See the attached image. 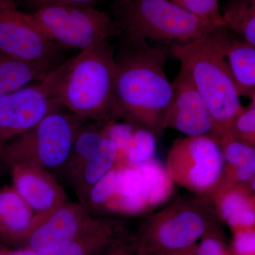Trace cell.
I'll return each instance as SVG.
<instances>
[{
    "mask_svg": "<svg viewBox=\"0 0 255 255\" xmlns=\"http://www.w3.org/2000/svg\"><path fill=\"white\" fill-rule=\"evenodd\" d=\"M135 255H155L152 253H148V252L145 251V250L142 249L141 248H139L137 246V249L136 253Z\"/></svg>",
    "mask_w": 255,
    "mask_h": 255,
    "instance_id": "cell-33",
    "label": "cell"
},
{
    "mask_svg": "<svg viewBox=\"0 0 255 255\" xmlns=\"http://www.w3.org/2000/svg\"><path fill=\"white\" fill-rule=\"evenodd\" d=\"M219 223L211 199H176L145 218L136 234L139 248L154 255L194 246Z\"/></svg>",
    "mask_w": 255,
    "mask_h": 255,
    "instance_id": "cell-5",
    "label": "cell"
},
{
    "mask_svg": "<svg viewBox=\"0 0 255 255\" xmlns=\"http://www.w3.org/2000/svg\"><path fill=\"white\" fill-rule=\"evenodd\" d=\"M224 51L238 96L255 100V46L228 28Z\"/></svg>",
    "mask_w": 255,
    "mask_h": 255,
    "instance_id": "cell-17",
    "label": "cell"
},
{
    "mask_svg": "<svg viewBox=\"0 0 255 255\" xmlns=\"http://www.w3.org/2000/svg\"><path fill=\"white\" fill-rule=\"evenodd\" d=\"M50 70L49 63L18 59L0 52V96L41 81Z\"/></svg>",
    "mask_w": 255,
    "mask_h": 255,
    "instance_id": "cell-20",
    "label": "cell"
},
{
    "mask_svg": "<svg viewBox=\"0 0 255 255\" xmlns=\"http://www.w3.org/2000/svg\"><path fill=\"white\" fill-rule=\"evenodd\" d=\"M118 152L113 142L104 137L98 150L88 159L71 181L80 204L89 191L117 166Z\"/></svg>",
    "mask_w": 255,
    "mask_h": 255,
    "instance_id": "cell-19",
    "label": "cell"
},
{
    "mask_svg": "<svg viewBox=\"0 0 255 255\" xmlns=\"http://www.w3.org/2000/svg\"><path fill=\"white\" fill-rule=\"evenodd\" d=\"M196 246L197 243L194 246L188 247L187 248L179 250V251L166 252V253H159L155 255H196Z\"/></svg>",
    "mask_w": 255,
    "mask_h": 255,
    "instance_id": "cell-32",
    "label": "cell"
},
{
    "mask_svg": "<svg viewBox=\"0 0 255 255\" xmlns=\"http://www.w3.org/2000/svg\"><path fill=\"white\" fill-rule=\"evenodd\" d=\"M58 48L13 0H0V52L18 59L49 63Z\"/></svg>",
    "mask_w": 255,
    "mask_h": 255,
    "instance_id": "cell-11",
    "label": "cell"
},
{
    "mask_svg": "<svg viewBox=\"0 0 255 255\" xmlns=\"http://www.w3.org/2000/svg\"><path fill=\"white\" fill-rule=\"evenodd\" d=\"M137 246L138 243L136 234L130 233L123 239L97 255H135Z\"/></svg>",
    "mask_w": 255,
    "mask_h": 255,
    "instance_id": "cell-30",
    "label": "cell"
},
{
    "mask_svg": "<svg viewBox=\"0 0 255 255\" xmlns=\"http://www.w3.org/2000/svg\"><path fill=\"white\" fill-rule=\"evenodd\" d=\"M31 22L56 45L87 49L117 33L113 18L92 6H51L27 14Z\"/></svg>",
    "mask_w": 255,
    "mask_h": 255,
    "instance_id": "cell-7",
    "label": "cell"
},
{
    "mask_svg": "<svg viewBox=\"0 0 255 255\" xmlns=\"http://www.w3.org/2000/svg\"><path fill=\"white\" fill-rule=\"evenodd\" d=\"M228 31L226 26H218L192 41L169 48L205 100L216 137L230 132L233 119L243 107L225 55Z\"/></svg>",
    "mask_w": 255,
    "mask_h": 255,
    "instance_id": "cell-3",
    "label": "cell"
},
{
    "mask_svg": "<svg viewBox=\"0 0 255 255\" xmlns=\"http://www.w3.org/2000/svg\"><path fill=\"white\" fill-rule=\"evenodd\" d=\"M196 255H235L219 223L210 228L196 246Z\"/></svg>",
    "mask_w": 255,
    "mask_h": 255,
    "instance_id": "cell-28",
    "label": "cell"
},
{
    "mask_svg": "<svg viewBox=\"0 0 255 255\" xmlns=\"http://www.w3.org/2000/svg\"><path fill=\"white\" fill-rule=\"evenodd\" d=\"M223 167L222 150L213 135L176 139L164 165L174 184L210 199L219 187Z\"/></svg>",
    "mask_w": 255,
    "mask_h": 255,
    "instance_id": "cell-8",
    "label": "cell"
},
{
    "mask_svg": "<svg viewBox=\"0 0 255 255\" xmlns=\"http://www.w3.org/2000/svg\"><path fill=\"white\" fill-rule=\"evenodd\" d=\"M255 179L218 187L211 197L216 216L232 233L255 228Z\"/></svg>",
    "mask_w": 255,
    "mask_h": 255,
    "instance_id": "cell-16",
    "label": "cell"
},
{
    "mask_svg": "<svg viewBox=\"0 0 255 255\" xmlns=\"http://www.w3.org/2000/svg\"><path fill=\"white\" fill-rule=\"evenodd\" d=\"M233 233L231 251L235 255H255V228Z\"/></svg>",
    "mask_w": 255,
    "mask_h": 255,
    "instance_id": "cell-29",
    "label": "cell"
},
{
    "mask_svg": "<svg viewBox=\"0 0 255 255\" xmlns=\"http://www.w3.org/2000/svg\"><path fill=\"white\" fill-rule=\"evenodd\" d=\"M137 127L135 124L124 120H112L102 124L104 136L115 145L118 152V159L123 155Z\"/></svg>",
    "mask_w": 255,
    "mask_h": 255,
    "instance_id": "cell-27",
    "label": "cell"
},
{
    "mask_svg": "<svg viewBox=\"0 0 255 255\" xmlns=\"http://www.w3.org/2000/svg\"><path fill=\"white\" fill-rule=\"evenodd\" d=\"M172 85V96L164 128L174 129L186 136L212 135L214 121L205 100L189 75L180 68Z\"/></svg>",
    "mask_w": 255,
    "mask_h": 255,
    "instance_id": "cell-13",
    "label": "cell"
},
{
    "mask_svg": "<svg viewBox=\"0 0 255 255\" xmlns=\"http://www.w3.org/2000/svg\"><path fill=\"white\" fill-rule=\"evenodd\" d=\"M130 233L117 219L98 217L93 225L73 241L53 250L34 253L18 249L0 255H97L123 239Z\"/></svg>",
    "mask_w": 255,
    "mask_h": 255,
    "instance_id": "cell-15",
    "label": "cell"
},
{
    "mask_svg": "<svg viewBox=\"0 0 255 255\" xmlns=\"http://www.w3.org/2000/svg\"><path fill=\"white\" fill-rule=\"evenodd\" d=\"M174 190L164 165L155 158L136 167L117 165L115 194L102 214L147 216L167 204Z\"/></svg>",
    "mask_w": 255,
    "mask_h": 255,
    "instance_id": "cell-9",
    "label": "cell"
},
{
    "mask_svg": "<svg viewBox=\"0 0 255 255\" xmlns=\"http://www.w3.org/2000/svg\"><path fill=\"white\" fill-rule=\"evenodd\" d=\"M230 132L235 140L255 147V100L243 107L233 119Z\"/></svg>",
    "mask_w": 255,
    "mask_h": 255,
    "instance_id": "cell-25",
    "label": "cell"
},
{
    "mask_svg": "<svg viewBox=\"0 0 255 255\" xmlns=\"http://www.w3.org/2000/svg\"><path fill=\"white\" fill-rule=\"evenodd\" d=\"M216 26H226L218 0H168Z\"/></svg>",
    "mask_w": 255,
    "mask_h": 255,
    "instance_id": "cell-26",
    "label": "cell"
},
{
    "mask_svg": "<svg viewBox=\"0 0 255 255\" xmlns=\"http://www.w3.org/2000/svg\"><path fill=\"white\" fill-rule=\"evenodd\" d=\"M35 10L51 6H91L98 0H26Z\"/></svg>",
    "mask_w": 255,
    "mask_h": 255,
    "instance_id": "cell-31",
    "label": "cell"
},
{
    "mask_svg": "<svg viewBox=\"0 0 255 255\" xmlns=\"http://www.w3.org/2000/svg\"><path fill=\"white\" fill-rule=\"evenodd\" d=\"M10 168L13 188L37 217H47L68 202L63 188L48 171L28 165Z\"/></svg>",
    "mask_w": 255,
    "mask_h": 255,
    "instance_id": "cell-14",
    "label": "cell"
},
{
    "mask_svg": "<svg viewBox=\"0 0 255 255\" xmlns=\"http://www.w3.org/2000/svg\"><path fill=\"white\" fill-rule=\"evenodd\" d=\"M222 15L231 31L255 46V0H228Z\"/></svg>",
    "mask_w": 255,
    "mask_h": 255,
    "instance_id": "cell-22",
    "label": "cell"
},
{
    "mask_svg": "<svg viewBox=\"0 0 255 255\" xmlns=\"http://www.w3.org/2000/svg\"><path fill=\"white\" fill-rule=\"evenodd\" d=\"M115 58V97L120 119L143 128L157 137L172 100V85L164 67L169 48L150 42L126 44Z\"/></svg>",
    "mask_w": 255,
    "mask_h": 255,
    "instance_id": "cell-1",
    "label": "cell"
},
{
    "mask_svg": "<svg viewBox=\"0 0 255 255\" xmlns=\"http://www.w3.org/2000/svg\"><path fill=\"white\" fill-rule=\"evenodd\" d=\"M59 107L39 82L0 96V152L12 139Z\"/></svg>",
    "mask_w": 255,
    "mask_h": 255,
    "instance_id": "cell-12",
    "label": "cell"
},
{
    "mask_svg": "<svg viewBox=\"0 0 255 255\" xmlns=\"http://www.w3.org/2000/svg\"><path fill=\"white\" fill-rule=\"evenodd\" d=\"M85 122L73 114L53 111L8 142L0 159L9 167L28 165L50 172L63 171L76 132Z\"/></svg>",
    "mask_w": 255,
    "mask_h": 255,
    "instance_id": "cell-6",
    "label": "cell"
},
{
    "mask_svg": "<svg viewBox=\"0 0 255 255\" xmlns=\"http://www.w3.org/2000/svg\"><path fill=\"white\" fill-rule=\"evenodd\" d=\"M33 211L14 188L0 189V238L16 246L34 221Z\"/></svg>",
    "mask_w": 255,
    "mask_h": 255,
    "instance_id": "cell-18",
    "label": "cell"
},
{
    "mask_svg": "<svg viewBox=\"0 0 255 255\" xmlns=\"http://www.w3.org/2000/svg\"><path fill=\"white\" fill-rule=\"evenodd\" d=\"M216 138L222 150L224 167L241 168L255 163V147L235 140L230 132Z\"/></svg>",
    "mask_w": 255,
    "mask_h": 255,
    "instance_id": "cell-24",
    "label": "cell"
},
{
    "mask_svg": "<svg viewBox=\"0 0 255 255\" xmlns=\"http://www.w3.org/2000/svg\"><path fill=\"white\" fill-rule=\"evenodd\" d=\"M115 70L114 50L107 41L81 50L39 82L60 107L84 121L102 124L120 120Z\"/></svg>",
    "mask_w": 255,
    "mask_h": 255,
    "instance_id": "cell-2",
    "label": "cell"
},
{
    "mask_svg": "<svg viewBox=\"0 0 255 255\" xmlns=\"http://www.w3.org/2000/svg\"><path fill=\"white\" fill-rule=\"evenodd\" d=\"M113 13L117 32L128 45L150 41L170 46L218 27L168 0H119Z\"/></svg>",
    "mask_w": 255,
    "mask_h": 255,
    "instance_id": "cell-4",
    "label": "cell"
},
{
    "mask_svg": "<svg viewBox=\"0 0 255 255\" xmlns=\"http://www.w3.org/2000/svg\"><path fill=\"white\" fill-rule=\"evenodd\" d=\"M157 138L152 132L138 127L117 165L136 167L155 157Z\"/></svg>",
    "mask_w": 255,
    "mask_h": 255,
    "instance_id": "cell-23",
    "label": "cell"
},
{
    "mask_svg": "<svg viewBox=\"0 0 255 255\" xmlns=\"http://www.w3.org/2000/svg\"><path fill=\"white\" fill-rule=\"evenodd\" d=\"M97 218L80 203L68 201L47 217L35 216L31 227L16 247L34 253L53 251L85 232Z\"/></svg>",
    "mask_w": 255,
    "mask_h": 255,
    "instance_id": "cell-10",
    "label": "cell"
},
{
    "mask_svg": "<svg viewBox=\"0 0 255 255\" xmlns=\"http://www.w3.org/2000/svg\"><path fill=\"white\" fill-rule=\"evenodd\" d=\"M85 122L79 127L66 164L63 169L70 182L82 166L98 150L103 140L102 126L87 125Z\"/></svg>",
    "mask_w": 255,
    "mask_h": 255,
    "instance_id": "cell-21",
    "label": "cell"
}]
</instances>
